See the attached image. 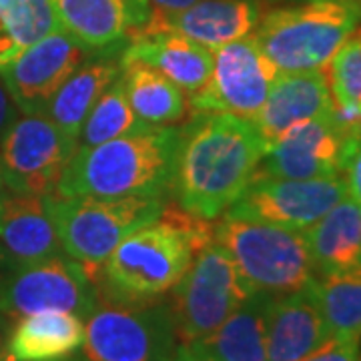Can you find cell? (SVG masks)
<instances>
[{
  "instance_id": "1",
  "label": "cell",
  "mask_w": 361,
  "mask_h": 361,
  "mask_svg": "<svg viewBox=\"0 0 361 361\" xmlns=\"http://www.w3.org/2000/svg\"><path fill=\"white\" fill-rule=\"evenodd\" d=\"M267 145L251 121L197 113L179 130L171 191L195 217H223L257 173Z\"/></svg>"
},
{
  "instance_id": "2",
  "label": "cell",
  "mask_w": 361,
  "mask_h": 361,
  "mask_svg": "<svg viewBox=\"0 0 361 361\" xmlns=\"http://www.w3.org/2000/svg\"><path fill=\"white\" fill-rule=\"evenodd\" d=\"M207 223L180 207H163L157 219L129 233L104 261V297L127 303L161 299L179 283L195 253L213 241Z\"/></svg>"
},
{
  "instance_id": "3",
  "label": "cell",
  "mask_w": 361,
  "mask_h": 361,
  "mask_svg": "<svg viewBox=\"0 0 361 361\" xmlns=\"http://www.w3.org/2000/svg\"><path fill=\"white\" fill-rule=\"evenodd\" d=\"M179 130L175 125H147L103 145L77 149L56 195L161 199L173 185Z\"/></svg>"
},
{
  "instance_id": "4",
  "label": "cell",
  "mask_w": 361,
  "mask_h": 361,
  "mask_svg": "<svg viewBox=\"0 0 361 361\" xmlns=\"http://www.w3.org/2000/svg\"><path fill=\"white\" fill-rule=\"evenodd\" d=\"M357 18L360 0H307L263 14L253 37L279 73L323 71Z\"/></svg>"
},
{
  "instance_id": "5",
  "label": "cell",
  "mask_w": 361,
  "mask_h": 361,
  "mask_svg": "<svg viewBox=\"0 0 361 361\" xmlns=\"http://www.w3.org/2000/svg\"><path fill=\"white\" fill-rule=\"evenodd\" d=\"M213 229V239L231 255L247 285L257 293L287 295L315 277L305 231L227 213Z\"/></svg>"
},
{
  "instance_id": "6",
  "label": "cell",
  "mask_w": 361,
  "mask_h": 361,
  "mask_svg": "<svg viewBox=\"0 0 361 361\" xmlns=\"http://www.w3.org/2000/svg\"><path fill=\"white\" fill-rule=\"evenodd\" d=\"M49 201L63 251L85 267L92 283L115 247L137 227L157 219L165 207L157 197L106 199L54 193Z\"/></svg>"
},
{
  "instance_id": "7",
  "label": "cell",
  "mask_w": 361,
  "mask_h": 361,
  "mask_svg": "<svg viewBox=\"0 0 361 361\" xmlns=\"http://www.w3.org/2000/svg\"><path fill=\"white\" fill-rule=\"evenodd\" d=\"M177 331L169 301L127 303L103 297L85 317L82 361H173Z\"/></svg>"
},
{
  "instance_id": "8",
  "label": "cell",
  "mask_w": 361,
  "mask_h": 361,
  "mask_svg": "<svg viewBox=\"0 0 361 361\" xmlns=\"http://www.w3.org/2000/svg\"><path fill=\"white\" fill-rule=\"evenodd\" d=\"M171 291L169 305L180 343L213 334L247 297L255 293L231 255L215 239L195 253L187 273Z\"/></svg>"
},
{
  "instance_id": "9",
  "label": "cell",
  "mask_w": 361,
  "mask_h": 361,
  "mask_svg": "<svg viewBox=\"0 0 361 361\" xmlns=\"http://www.w3.org/2000/svg\"><path fill=\"white\" fill-rule=\"evenodd\" d=\"M211 54L213 66L205 89L187 103L197 113H229L253 123L279 75L277 66L253 35L211 49Z\"/></svg>"
},
{
  "instance_id": "10",
  "label": "cell",
  "mask_w": 361,
  "mask_h": 361,
  "mask_svg": "<svg viewBox=\"0 0 361 361\" xmlns=\"http://www.w3.org/2000/svg\"><path fill=\"white\" fill-rule=\"evenodd\" d=\"M97 301L99 289L66 253L14 267L0 281V311L11 319L39 311H71L85 319Z\"/></svg>"
},
{
  "instance_id": "11",
  "label": "cell",
  "mask_w": 361,
  "mask_h": 361,
  "mask_svg": "<svg viewBox=\"0 0 361 361\" xmlns=\"http://www.w3.org/2000/svg\"><path fill=\"white\" fill-rule=\"evenodd\" d=\"M348 195L343 177L277 179L255 173L227 215L307 231Z\"/></svg>"
},
{
  "instance_id": "12",
  "label": "cell",
  "mask_w": 361,
  "mask_h": 361,
  "mask_svg": "<svg viewBox=\"0 0 361 361\" xmlns=\"http://www.w3.org/2000/svg\"><path fill=\"white\" fill-rule=\"evenodd\" d=\"M73 149L47 115L16 116L0 141L6 187L51 197L73 157Z\"/></svg>"
},
{
  "instance_id": "13",
  "label": "cell",
  "mask_w": 361,
  "mask_h": 361,
  "mask_svg": "<svg viewBox=\"0 0 361 361\" xmlns=\"http://www.w3.org/2000/svg\"><path fill=\"white\" fill-rule=\"evenodd\" d=\"M94 51L56 28L0 66V78L18 113L44 115L52 97Z\"/></svg>"
},
{
  "instance_id": "14",
  "label": "cell",
  "mask_w": 361,
  "mask_h": 361,
  "mask_svg": "<svg viewBox=\"0 0 361 361\" xmlns=\"http://www.w3.org/2000/svg\"><path fill=\"white\" fill-rule=\"evenodd\" d=\"M353 129L341 127L334 113L299 123L267 145L257 173L277 179L343 177L348 141Z\"/></svg>"
},
{
  "instance_id": "15",
  "label": "cell",
  "mask_w": 361,
  "mask_h": 361,
  "mask_svg": "<svg viewBox=\"0 0 361 361\" xmlns=\"http://www.w3.org/2000/svg\"><path fill=\"white\" fill-rule=\"evenodd\" d=\"M0 249L11 267H23L65 253L52 221L49 197L0 191Z\"/></svg>"
},
{
  "instance_id": "16",
  "label": "cell",
  "mask_w": 361,
  "mask_h": 361,
  "mask_svg": "<svg viewBox=\"0 0 361 361\" xmlns=\"http://www.w3.org/2000/svg\"><path fill=\"white\" fill-rule=\"evenodd\" d=\"M261 18L257 0H197L175 13H151L147 25L135 32H177L217 49L251 35Z\"/></svg>"
},
{
  "instance_id": "17",
  "label": "cell",
  "mask_w": 361,
  "mask_h": 361,
  "mask_svg": "<svg viewBox=\"0 0 361 361\" xmlns=\"http://www.w3.org/2000/svg\"><path fill=\"white\" fill-rule=\"evenodd\" d=\"M59 26L90 51H109L151 18L149 0H49Z\"/></svg>"
},
{
  "instance_id": "18",
  "label": "cell",
  "mask_w": 361,
  "mask_h": 361,
  "mask_svg": "<svg viewBox=\"0 0 361 361\" xmlns=\"http://www.w3.org/2000/svg\"><path fill=\"white\" fill-rule=\"evenodd\" d=\"M331 113L334 99L323 71L279 73L253 125L265 145H271L299 123Z\"/></svg>"
},
{
  "instance_id": "19",
  "label": "cell",
  "mask_w": 361,
  "mask_h": 361,
  "mask_svg": "<svg viewBox=\"0 0 361 361\" xmlns=\"http://www.w3.org/2000/svg\"><path fill=\"white\" fill-rule=\"evenodd\" d=\"M331 337L319 301L311 287L273 297L267 313L269 361H299Z\"/></svg>"
},
{
  "instance_id": "20",
  "label": "cell",
  "mask_w": 361,
  "mask_h": 361,
  "mask_svg": "<svg viewBox=\"0 0 361 361\" xmlns=\"http://www.w3.org/2000/svg\"><path fill=\"white\" fill-rule=\"evenodd\" d=\"M121 61H139L153 66L193 97L205 89L213 54L211 49L177 32H133Z\"/></svg>"
},
{
  "instance_id": "21",
  "label": "cell",
  "mask_w": 361,
  "mask_h": 361,
  "mask_svg": "<svg viewBox=\"0 0 361 361\" xmlns=\"http://www.w3.org/2000/svg\"><path fill=\"white\" fill-rule=\"evenodd\" d=\"M271 299L265 293H251L213 334L180 345L201 361H269L267 313Z\"/></svg>"
},
{
  "instance_id": "22",
  "label": "cell",
  "mask_w": 361,
  "mask_h": 361,
  "mask_svg": "<svg viewBox=\"0 0 361 361\" xmlns=\"http://www.w3.org/2000/svg\"><path fill=\"white\" fill-rule=\"evenodd\" d=\"M118 75L121 59H113L111 54H90L52 97L44 115L51 118L73 151H77L80 129L90 109Z\"/></svg>"
},
{
  "instance_id": "23",
  "label": "cell",
  "mask_w": 361,
  "mask_h": 361,
  "mask_svg": "<svg viewBox=\"0 0 361 361\" xmlns=\"http://www.w3.org/2000/svg\"><path fill=\"white\" fill-rule=\"evenodd\" d=\"M85 341V319L71 311H39L14 319L8 349L14 361H56Z\"/></svg>"
},
{
  "instance_id": "24",
  "label": "cell",
  "mask_w": 361,
  "mask_h": 361,
  "mask_svg": "<svg viewBox=\"0 0 361 361\" xmlns=\"http://www.w3.org/2000/svg\"><path fill=\"white\" fill-rule=\"evenodd\" d=\"M315 275L361 267V207L343 197L305 231Z\"/></svg>"
},
{
  "instance_id": "25",
  "label": "cell",
  "mask_w": 361,
  "mask_h": 361,
  "mask_svg": "<svg viewBox=\"0 0 361 361\" xmlns=\"http://www.w3.org/2000/svg\"><path fill=\"white\" fill-rule=\"evenodd\" d=\"M121 82L130 109L145 125H175L187 111L183 90L153 66L139 61H121Z\"/></svg>"
},
{
  "instance_id": "26",
  "label": "cell",
  "mask_w": 361,
  "mask_h": 361,
  "mask_svg": "<svg viewBox=\"0 0 361 361\" xmlns=\"http://www.w3.org/2000/svg\"><path fill=\"white\" fill-rule=\"evenodd\" d=\"M311 287L331 336L361 341V267L315 275Z\"/></svg>"
},
{
  "instance_id": "27",
  "label": "cell",
  "mask_w": 361,
  "mask_h": 361,
  "mask_svg": "<svg viewBox=\"0 0 361 361\" xmlns=\"http://www.w3.org/2000/svg\"><path fill=\"white\" fill-rule=\"evenodd\" d=\"M56 28L49 0H0V66Z\"/></svg>"
},
{
  "instance_id": "28",
  "label": "cell",
  "mask_w": 361,
  "mask_h": 361,
  "mask_svg": "<svg viewBox=\"0 0 361 361\" xmlns=\"http://www.w3.org/2000/svg\"><path fill=\"white\" fill-rule=\"evenodd\" d=\"M327 82L334 99V116L345 129L361 125V37L351 35L329 61Z\"/></svg>"
},
{
  "instance_id": "29",
  "label": "cell",
  "mask_w": 361,
  "mask_h": 361,
  "mask_svg": "<svg viewBox=\"0 0 361 361\" xmlns=\"http://www.w3.org/2000/svg\"><path fill=\"white\" fill-rule=\"evenodd\" d=\"M141 127H147V125L130 109L123 82L121 78H116L113 85L106 87V90L99 97V101L90 109L89 116L85 118L77 149L103 145Z\"/></svg>"
},
{
  "instance_id": "30",
  "label": "cell",
  "mask_w": 361,
  "mask_h": 361,
  "mask_svg": "<svg viewBox=\"0 0 361 361\" xmlns=\"http://www.w3.org/2000/svg\"><path fill=\"white\" fill-rule=\"evenodd\" d=\"M343 180L348 197L361 207V125L351 130L343 163Z\"/></svg>"
},
{
  "instance_id": "31",
  "label": "cell",
  "mask_w": 361,
  "mask_h": 361,
  "mask_svg": "<svg viewBox=\"0 0 361 361\" xmlns=\"http://www.w3.org/2000/svg\"><path fill=\"white\" fill-rule=\"evenodd\" d=\"M361 351V341L343 339V337H329L323 345L307 353L299 361H357Z\"/></svg>"
},
{
  "instance_id": "32",
  "label": "cell",
  "mask_w": 361,
  "mask_h": 361,
  "mask_svg": "<svg viewBox=\"0 0 361 361\" xmlns=\"http://www.w3.org/2000/svg\"><path fill=\"white\" fill-rule=\"evenodd\" d=\"M16 116H18V109H16L11 92L6 90L2 78H0V141H2L4 133H6L8 127L13 125Z\"/></svg>"
},
{
  "instance_id": "33",
  "label": "cell",
  "mask_w": 361,
  "mask_h": 361,
  "mask_svg": "<svg viewBox=\"0 0 361 361\" xmlns=\"http://www.w3.org/2000/svg\"><path fill=\"white\" fill-rule=\"evenodd\" d=\"M14 319L8 315L0 313V361H14L8 349V337H11V329H13Z\"/></svg>"
},
{
  "instance_id": "34",
  "label": "cell",
  "mask_w": 361,
  "mask_h": 361,
  "mask_svg": "<svg viewBox=\"0 0 361 361\" xmlns=\"http://www.w3.org/2000/svg\"><path fill=\"white\" fill-rule=\"evenodd\" d=\"M197 0H149L151 4V13L163 14V13H175L180 8H187L191 6Z\"/></svg>"
},
{
  "instance_id": "35",
  "label": "cell",
  "mask_w": 361,
  "mask_h": 361,
  "mask_svg": "<svg viewBox=\"0 0 361 361\" xmlns=\"http://www.w3.org/2000/svg\"><path fill=\"white\" fill-rule=\"evenodd\" d=\"M173 361H201V360H197L195 355H191V353H189V351H187V349L183 348V345L179 343V348H177V353H175V360H173Z\"/></svg>"
},
{
  "instance_id": "36",
  "label": "cell",
  "mask_w": 361,
  "mask_h": 361,
  "mask_svg": "<svg viewBox=\"0 0 361 361\" xmlns=\"http://www.w3.org/2000/svg\"><path fill=\"white\" fill-rule=\"evenodd\" d=\"M11 269H13V267L8 265V261H6L4 253H2V249H0V281H2V277H4V275H6Z\"/></svg>"
},
{
  "instance_id": "37",
  "label": "cell",
  "mask_w": 361,
  "mask_h": 361,
  "mask_svg": "<svg viewBox=\"0 0 361 361\" xmlns=\"http://www.w3.org/2000/svg\"><path fill=\"white\" fill-rule=\"evenodd\" d=\"M6 189V177H4V169H2V163H0V191Z\"/></svg>"
},
{
  "instance_id": "38",
  "label": "cell",
  "mask_w": 361,
  "mask_h": 361,
  "mask_svg": "<svg viewBox=\"0 0 361 361\" xmlns=\"http://www.w3.org/2000/svg\"><path fill=\"white\" fill-rule=\"evenodd\" d=\"M353 35H360L361 37V0H360V18H357V26H355V32Z\"/></svg>"
},
{
  "instance_id": "39",
  "label": "cell",
  "mask_w": 361,
  "mask_h": 361,
  "mask_svg": "<svg viewBox=\"0 0 361 361\" xmlns=\"http://www.w3.org/2000/svg\"><path fill=\"white\" fill-rule=\"evenodd\" d=\"M56 361H82V360H80V357H73V355H71V357H65V360H56Z\"/></svg>"
},
{
  "instance_id": "40",
  "label": "cell",
  "mask_w": 361,
  "mask_h": 361,
  "mask_svg": "<svg viewBox=\"0 0 361 361\" xmlns=\"http://www.w3.org/2000/svg\"><path fill=\"white\" fill-rule=\"evenodd\" d=\"M291 2H307V0H291Z\"/></svg>"
},
{
  "instance_id": "41",
  "label": "cell",
  "mask_w": 361,
  "mask_h": 361,
  "mask_svg": "<svg viewBox=\"0 0 361 361\" xmlns=\"http://www.w3.org/2000/svg\"><path fill=\"white\" fill-rule=\"evenodd\" d=\"M357 361H361V351H360V357H357Z\"/></svg>"
},
{
  "instance_id": "42",
  "label": "cell",
  "mask_w": 361,
  "mask_h": 361,
  "mask_svg": "<svg viewBox=\"0 0 361 361\" xmlns=\"http://www.w3.org/2000/svg\"><path fill=\"white\" fill-rule=\"evenodd\" d=\"M0 313H2V311H0ZM2 315H4V313H2Z\"/></svg>"
}]
</instances>
